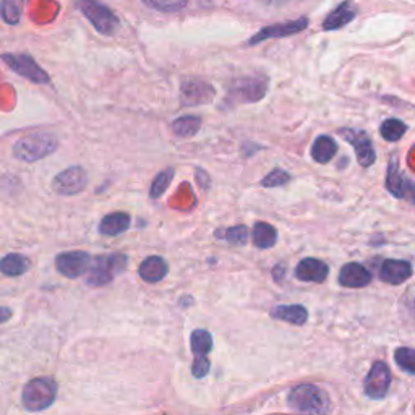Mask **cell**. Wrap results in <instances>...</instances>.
<instances>
[{
	"label": "cell",
	"mask_w": 415,
	"mask_h": 415,
	"mask_svg": "<svg viewBox=\"0 0 415 415\" xmlns=\"http://www.w3.org/2000/svg\"><path fill=\"white\" fill-rule=\"evenodd\" d=\"M57 397V382L50 377L33 378L25 384L21 401L30 412H41L50 407Z\"/></svg>",
	"instance_id": "cell-1"
},
{
	"label": "cell",
	"mask_w": 415,
	"mask_h": 415,
	"mask_svg": "<svg viewBox=\"0 0 415 415\" xmlns=\"http://www.w3.org/2000/svg\"><path fill=\"white\" fill-rule=\"evenodd\" d=\"M59 140L52 133H33L23 136L13 145V156L23 162H36L57 150Z\"/></svg>",
	"instance_id": "cell-2"
},
{
	"label": "cell",
	"mask_w": 415,
	"mask_h": 415,
	"mask_svg": "<svg viewBox=\"0 0 415 415\" xmlns=\"http://www.w3.org/2000/svg\"><path fill=\"white\" fill-rule=\"evenodd\" d=\"M289 404L304 415H326L329 411L328 394L314 384H302L289 393Z\"/></svg>",
	"instance_id": "cell-3"
},
{
	"label": "cell",
	"mask_w": 415,
	"mask_h": 415,
	"mask_svg": "<svg viewBox=\"0 0 415 415\" xmlns=\"http://www.w3.org/2000/svg\"><path fill=\"white\" fill-rule=\"evenodd\" d=\"M128 263L127 255L112 253V255H101L91 260L87 282L93 287H101L109 284L114 277L125 271Z\"/></svg>",
	"instance_id": "cell-4"
},
{
	"label": "cell",
	"mask_w": 415,
	"mask_h": 415,
	"mask_svg": "<svg viewBox=\"0 0 415 415\" xmlns=\"http://www.w3.org/2000/svg\"><path fill=\"white\" fill-rule=\"evenodd\" d=\"M78 9L101 34H112L117 30L118 18L116 13L99 0H78Z\"/></svg>",
	"instance_id": "cell-5"
},
{
	"label": "cell",
	"mask_w": 415,
	"mask_h": 415,
	"mask_svg": "<svg viewBox=\"0 0 415 415\" xmlns=\"http://www.w3.org/2000/svg\"><path fill=\"white\" fill-rule=\"evenodd\" d=\"M9 68H11L16 75L30 79V82L36 84H45L50 82V77L44 68L39 67L34 62L33 57L26 54H2L0 57Z\"/></svg>",
	"instance_id": "cell-6"
},
{
	"label": "cell",
	"mask_w": 415,
	"mask_h": 415,
	"mask_svg": "<svg viewBox=\"0 0 415 415\" xmlns=\"http://www.w3.org/2000/svg\"><path fill=\"white\" fill-rule=\"evenodd\" d=\"M88 185V174L87 170L79 166L68 167L62 170L52 180V190L59 195L72 197L77 193H82Z\"/></svg>",
	"instance_id": "cell-7"
},
{
	"label": "cell",
	"mask_w": 415,
	"mask_h": 415,
	"mask_svg": "<svg viewBox=\"0 0 415 415\" xmlns=\"http://www.w3.org/2000/svg\"><path fill=\"white\" fill-rule=\"evenodd\" d=\"M91 265V257L87 252H79V250H73V252H64L55 258V268L62 276L68 277V280H77V277L83 276L88 272Z\"/></svg>",
	"instance_id": "cell-8"
},
{
	"label": "cell",
	"mask_w": 415,
	"mask_h": 415,
	"mask_svg": "<svg viewBox=\"0 0 415 415\" xmlns=\"http://www.w3.org/2000/svg\"><path fill=\"white\" fill-rule=\"evenodd\" d=\"M339 133L343 135V138L354 146L357 161L362 167H370L372 164L377 159V155H375L373 150V143L365 132L362 130H355V128H343L339 130Z\"/></svg>",
	"instance_id": "cell-9"
},
{
	"label": "cell",
	"mask_w": 415,
	"mask_h": 415,
	"mask_svg": "<svg viewBox=\"0 0 415 415\" xmlns=\"http://www.w3.org/2000/svg\"><path fill=\"white\" fill-rule=\"evenodd\" d=\"M268 91V79L265 77H243L232 83L231 94L242 102H257L263 99Z\"/></svg>",
	"instance_id": "cell-10"
},
{
	"label": "cell",
	"mask_w": 415,
	"mask_h": 415,
	"mask_svg": "<svg viewBox=\"0 0 415 415\" xmlns=\"http://www.w3.org/2000/svg\"><path fill=\"white\" fill-rule=\"evenodd\" d=\"M391 384V372L384 362L373 363L365 378V394L372 399H383Z\"/></svg>",
	"instance_id": "cell-11"
},
{
	"label": "cell",
	"mask_w": 415,
	"mask_h": 415,
	"mask_svg": "<svg viewBox=\"0 0 415 415\" xmlns=\"http://www.w3.org/2000/svg\"><path fill=\"white\" fill-rule=\"evenodd\" d=\"M182 102L185 106L208 104L214 98V88L211 84L198 78H189L180 87Z\"/></svg>",
	"instance_id": "cell-12"
},
{
	"label": "cell",
	"mask_w": 415,
	"mask_h": 415,
	"mask_svg": "<svg viewBox=\"0 0 415 415\" xmlns=\"http://www.w3.org/2000/svg\"><path fill=\"white\" fill-rule=\"evenodd\" d=\"M386 187L391 192V195L396 198H404L415 203V184L412 180L404 179L397 167V161L391 159L389 167H388V177H386Z\"/></svg>",
	"instance_id": "cell-13"
},
{
	"label": "cell",
	"mask_w": 415,
	"mask_h": 415,
	"mask_svg": "<svg viewBox=\"0 0 415 415\" xmlns=\"http://www.w3.org/2000/svg\"><path fill=\"white\" fill-rule=\"evenodd\" d=\"M309 26V20L306 18H299L295 21H289V23H282V25H272L268 28H263L260 30L258 34L250 39V44H258L265 39H271V38H286L291 36V34H297L300 31H304L305 28Z\"/></svg>",
	"instance_id": "cell-14"
},
{
	"label": "cell",
	"mask_w": 415,
	"mask_h": 415,
	"mask_svg": "<svg viewBox=\"0 0 415 415\" xmlns=\"http://www.w3.org/2000/svg\"><path fill=\"white\" fill-rule=\"evenodd\" d=\"M328 265L316 258H305L295 268V276L305 282H323L328 277Z\"/></svg>",
	"instance_id": "cell-15"
},
{
	"label": "cell",
	"mask_w": 415,
	"mask_h": 415,
	"mask_svg": "<svg viewBox=\"0 0 415 415\" xmlns=\"http://www.w3.org/2000/svg\"><path fill=\"white\" fill-rule=\"evenodd\" d=\"M412 275V266L409 261L404 260H386L380 270V277L382 281L388 284H402L407 281Z\"/></svg>",
	"instance_id": "cell-16"
},
{
	"label": "cell",
	"mask_w": 415,
	"mask_h": 415,
	"mask_svg": "<svg viewBox=\"0 0 415 415\" xmlns=\"http://www.w3.org/2000/svg\"><path fill=\"white\" fill-rule=\"evenodd\" d=\"M372 275L365 266L359 263H348L343 266V270L339 272V282L344 287H365L367 284H370Z\"/></svg>",
	"instance_id": "cell-17"
},
{
	"label": "cell",
	"mask_w": 415,
	"mask_h": 415,
	"mask_svg": "<svg viewBox=\"0 0 415 415\" xmlns=\"http://www.w3.org/2000/svg\"><path fill=\"white\" fill-rule=\"evenodd\" d=\"M167 271H169V266L166 263V260L161 257H150L140 265L138 275L145 282L155 284V282L162 281L164 277H166Z\"/></svg>",
	"instance_id": "cell-18"
},
{
	"label": "cell",
	"mask_w": 415,
	"mask_h": 415,
	"mask_svg": "<svg viewBox=\"0 0 415 415\" xmlns=\"http://www.w3.org/2000/svg\"><path fill=\"white\" fill-rule=\"evenodd\" d=\"M355 15H357V10L354 4L352 2L341 4L333 13H329L326 16L325 23H323V30H326V31L339 30V28H343L344 25H348V23L354 20Z\"/></svg>",
	"instance_id": "cell-19"
},
{
	"label": "cell",
	"mask_w": 415,
	"mask_h": 415,
	"mask_svg": "<svg viewBox=\"0 0 415 415\" xmlns=\"http://www.w3.org/2000/svg\"><path fill=\"white\" fill-rule=\"evenodd\" d=\"M130 227V216L127 213H111L104 216L99 223V232L102 236L116 237L123 234Z\"/></svg>",
	"instance_id": "cell-20"
},
{
	"label": "cell",
	"mask_w": 415,
	"mask_h": 415,
	"mask_svg": "<svg viewBox=\"0 0 415 415\" xmlns=\"http://www.w3.org/2000/svg\"><path fill=\"white\" fill-rule=\"evenodd\" d=\"M272 318L281 321H287L291 325H304L309 318V311H306L305 306L302 305H280L271 311Z\"/></svg>",
	"instance_id": "cell-21"
},
{
	"label": "cell",
	"mask_w": 415,
	"mask_h": 415,
	"mask_svg": "<svg viewBox=\"0 0 415 415\" xmlns=\"http://www.w3.org/2000/svg\"><path fill=\"white\" fill-rule=\"evenodd\" d=\"M30 268V260L20 253H10L0 260V272L7 277H18Z\"/></svg>",
	"instance_id": "cell-22"
},
{
	"label": "cell",
	"mask_w": 415,
	"mask_h": 415,
	"mask_svg": "<svg viewBox=\"0 0 415 415\" xmlns=\"http://www.w3.org/2000/svg\"><path fill=\"white\" fill-rule=\"evenodd\" d=\"M336 153H338L336 141L328 135L318 136L314 146H311V157L320 164H326L331 161V159L336 156Z\"/></svg>",
	"instance_id": "cell-23"
},
{
	"label": "cell",
	"mask_w": 415,
	"mask_h": 415,
	"mask_svg": "<svg viewBox=\"0 0 415 415\" xmlns=\"http://www.w3.org/2000/svg\"><path fill=\"white\" fill-rule=\"evenodd\" d=\"M190 348L195 359H208V354L213 349V338L206 329H197L192 333Z\"/></svg>",
	"instance_id": "cell-24"
},
{
	"label": "cell",
	"mask_w": 415,
	"mask_h": 415,
	"mask_svg": "<svg viewBox=\"0 0 415 415\" xmlns=\"http://www.w3.org/2000/svg\"><path fill=\"white\" fill-rule=\"evenodd\" d=\"M253 243L258 248H271L277 242V232L268 223H257L253 226Z\"/></svg>",
	"instance_id": "cell-25"
},
{
	"label": "cell",
	"mask_w": 415,
	"mask_h": 415,
	"mask_svg": "<svg viewBox=\"0 0 415 415\" xmlns=\"http://www.w3.org/2000/svg\"><path fill=\"white\" fill-rule=\"evenodd\" d=\"M200 127H201V121L195 116L180 117L172 123L174 133L180 136V138H190V136L197 135Z\"/></svg>",
	"instance_id": "cell-26"
},
{
	"label": "cell",
	"mask_w": 415,
	"mask_h": 415,
	"mask_svg": "<svg viewBox=\"0 0 415 415\" xmlns=\"http://www.w3.org/2000/svg\"><path fill=\"white\" fill-rule=\"evenodd\" d=\"M407 132V125L404 122L397 121V118H388L380 127V133H382L386 141H397L402 138V135Z\"/></svg>",
	"instance_id": "cell-27"
},
{
	"label": "cell",
	"mask_w": 415,
	"mask_h": 415,
	"mask_svg": "<svg viewBox=\"0 0 415 415\" xmlns=\"http://www.w3.org/2000/svg\"><path fill=\"white\" fill-rule=\"evenodd\" d=\"M172 177H174V169H166L156 175V179L153 180L151 189H150V197L153 198V200L162 197V193L167 190L169 184L172 182Z\"/></svg>",
	"instance_id": "cell-28"
},
{
	"label": "cell",
	"mask_w": 415,
	"mask_h": 415,
	"mask_svg": "<svg viewBox=\"0 0 415 415\" xmlns=\"http://www.w3.org/2000/svg\"><path fill=\"white\" fill-rule=\"evenodd\" d=\"M216 236L223 237L224 240L236 243V245H243V243L247 242L248 231H247L245 226H234V227H229V229H226V231L216 232Z\"/></svg>",
	"instance_id": "cell-29"
},
{
	"label": "cell",
	"mask_w": 415,
	"mask_h": 415,
	"mask_svg": "<svg viewBox=\"0 0 415 415\" xmlns=\"http://www.w3.org/2000/svg\"><path fill=\"white\" fill-rule=\"evenodd\" d=\"M394 360L402 370L415 375V349L411 348H401L396 350Z\"/></svg>",
	"instance_id": "cell-30"
},
{
	"label": "cell",
	"mask_w": 415,
	"mask_h": 415,
	"mask_svg": "<svg viewBox=\"0 0 415 415\" xmlns=\"http://www.w3.org/2000/svg\"><path fill=\"white\" fill-rule=\"evenodd\" d=\"M289 180H291V175L286 170L282 169H275L272 172H270L266 177L261 180V185L266 187V189H275V187H282L289 184Z\"/></svg>",
	"instance_id": "cell-31"
},
{
	"label": "cell",
	"mask_w": 415,
	"mask_h": 415,
	"mask_svg": "<svg viewBox=\"0 0 415 415\" xmlns=\"http://www.w3.org/2000/svg\"><path fill=\"white\" fill-rule=\"evenodd\" d=\"M148 7L159 11H179L187 5V0H143Z\"/></svg>",
	"instance_id": "cell-32"
},
{
	"label": "cell",
	"mask_w": 415,
	"mask_h": 415,
	"mask_svg": "<svg viewBox=\"0 0 415 415\" xmlns=\"http://www.w3.org/2000/svg\"><path fill=\"white\" fill-rule=\"evenodd\" d=\"M0 15H2L4 21L9 23V25H16L20 21V10L13 4V0H4L0 4Z\"/></svg>",
	"instance_id": "cell-33"
},
{
	"label": "cell",
	"mask_w": 415,
	"mask_h": 415,
	"mask_svg": "<svg viewBox=\"0 0 415 415\" xmlns=\"http://www.w3.org/2000/svg\"><path fill=\"white\" fill-rule=\"evenodd\" d=\"M209 372V360L208 359H195L192 365V373L195 378H203L206 377Z\"/></svg>",
	"instance_id": "cell-34"
},
{
	"label": "cell",
	"mask_w": 415,
	"mask_h": 415,
	"mask_svg": "<svg viewBox=\"0 0 415 415\" xmlns=\"http://www.w3.org/2000/svg\"><path fill=\"white\" fill-rule=\"evenodd\" d=\"M11 316H13V311H11L9 306H0V325H2V323H7Z\"/></svg>",
	"instance_id": "cell-35"
},
{
	"label": "cell",
	"mask_w": 415,
	"mask_h": 415,
	"mask_svg": "<svg viewBox=\"0 0 415 415\" xmlns=\"http://www.w3.org/2000/svg\"><path fill=\"white\" fill-rule=\"evenodd\" d=\"M265 4L268 5H277V4H284V2H289V0H263Z\"/></svg>",
	"instance_id": "cell-36"
}]
</instances>
